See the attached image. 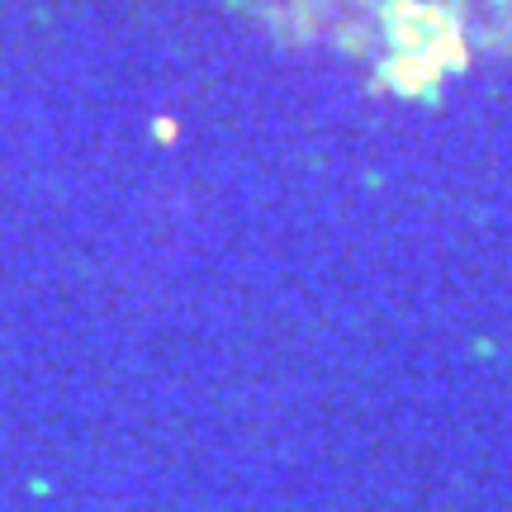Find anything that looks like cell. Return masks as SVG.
Returning a JSON list of instances; mask_svg holds the SVG:
<instances>
[{
    "label": "cell",
    "instance_id": "cell-1",
    "mask_svg": "<svg viewBox=\"0 0 512 512\" xmlns=\"http://www.w3.org/2000/svg\"><path fill=\"white\" fill-rule=\"evenodd\" d=\"M309 15L332 43L389 62L427 57L456 67L470 53L512 48V0H275Z\"/></svg>",
    "mask_w": 512,
    "mask_h": 512
}]
</instances>
